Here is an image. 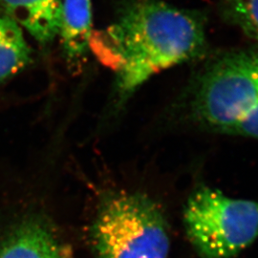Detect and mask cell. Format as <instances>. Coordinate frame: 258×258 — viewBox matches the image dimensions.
Masks as SVG:
<instances>
[{
    "mask_svg": "<svg viewBox=\"0 0 258 258\" xmlns=\"http://www.w3.org/2000/svg\"><path fill=\"white\" fill-rule=\"evenodd\" d=\"M3 15L46 45L58 36L62 0H0Z\"/></svg>",
    "mask_w": 258,
    "mask_h": 258,
    "instance_id": "obj_6",
    "label": "cell"
},
{
    "mask_svg": "<svg viewBox=\"0 0 258 258\" xmlns=\"http://www.w3.org/2000/svg\"><path fill=\"white\" fill-rule=\"evenodd\" d=\"M0 258H68L64 245L40 219L20 223L0 243Z\"/></svg>",
    "mask_w": 258,
    "mask_h": 258,
    "instance_id": "obj_5",
    "label": "cell"
},
{
    "mask_svg": "<svg viewBox=\"0 0 258 258\" xmlns=\"http://www.w3.org/2000/svg\"><path fill=\"white\" fill-rule=\"evenodd\" d=\"M219 4L226 19L258 41V0H219Z\"/></svg>",
    "mask_w": 258,
    "mask_h": 258,
    "instance_id": "obj_9",
    "label": "cell"
},
{
    "mask_svg": "<svg viewBox=\"0 0 258 258\" xmlns=\"http://www.w3.org/2000/svg\"><path fill=\"white\" fill-rule=\"evenodd\" d=\"M98 258H168L171 239L160 206L141 192H118L102 204L91 229Z\"/></svg>",
    "mask_w": 258,
    "mask_h": 258,
    "instance_id": "obj_3",
    "label": "cell"
},
{
    "mask_svg": "<svg viewBox=\"0 0 258 258\" xmlns=\"http://www.w3.org/2000/svg\"><path fill=\"white\" fill-rule=\"evenodd\" d=\"M190 112L205 128L258 140V50L212 61L195 83Z\"/></svg>",
    "mask_w": 258,
    "mask_h": 258,
    "instance_id": "obj_2",
    "label": "cell"
},
{
    "mask_svg": "<svg viewBox=\"0 0 258 258\" xmlns=\"http://www.w3.org/2000/svg\"><path fill=\"white\" fill-rule=\"evenodd\" d=\"M203 21L161 0H134L96 36L90 48L115 75L121 101L153 76L202 55Z\"/></svg>",
    "mask_w": 258,
    "mask_h": 258,
    "instance_id": "obj_1",
    "label": "cell"
},
{
    "mask_svg": "<svg viewBox=\"0 0 258 258\" xmlns=\"http://www.w3.org/2000/svg\"><path fill=\"white\" fill-rule=\"evenodd\" d=\"M31 60V48L22 29L0 15V83L19 73Z\"/></svg>",
    "mask_w": 258,
    "mask_h": 258,
    "instance_id": "obj_8",
    "label": "cell"
},
{
    "mask_svg": "<svg viewBox=\"0 0 258 258\" xmlns=\"http://www.w3.org/2000/svg\"><path fill=\"white\" fill-rule=\"evenodd\" d=\"M58 35L69 60L78 61L85 56L92 37L90 0H62Z\"/></svg>",
    "mask_w": 258,
    "mask_h": 258,
    "instance_id": "obj_7",
    "label": "cell"
},
{
    "mask_svg": "<svg viewBox=\"0 0 258 258\" xmlns=\"http://www.w3.org/2000/svg\"><path fill=\"white\" fill-rule=\"evenodd\" d=\"M186 236L201 258H233L258 239V201L201 185L183 212Z\"/></svg>",
    "mask_w": 258,
    "mask_h": 258,
    "instance_id": "obj_4",
    "label": "cell"
}]
</instances>
